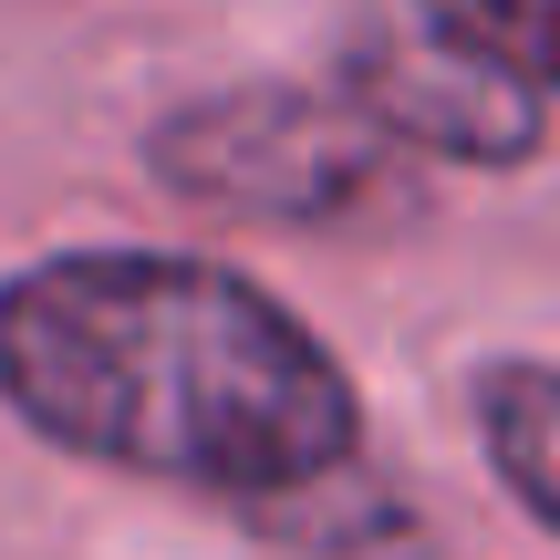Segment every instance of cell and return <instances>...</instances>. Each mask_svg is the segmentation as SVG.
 I'll use <instances>...</instances> for the list:
<instances>
[{"mask_svg":"<svg viewBox=\"0 0 560 560\" xmlns=\"http://www.w3.org/2000/svg\"><path fill=\"white\" fill-rule=\"evenodd\" d=\"M0 395L73 457L219 499L322 488L363 436L342 363L260 280L177 249H73L0 280Z\"/></svg>","mask_w":560,"mask_h":560,"instance_id":"1","label":"cell"},{"mask_svg":"<svg viewBox=\"0 0 560 560\" xmlns=\"http://www.w3.org/2000/svg\"><path fill=\"white\" fill-rule=\"evenodd\" d=\"M145 166L198 208L280 219V229H342L374 208H405L395 145L353 104H322L301 83H229V94L177 104L145 136Z\"/></svg>","mask_w":560,"mask_h":560,"instance_id":"2","label":"cell"},{"mask_svg":"<svg viewBox=\"0 0 560 560\" xmlns=\"http://www.w3.org/2000/svg\"><path fill=\"white\" fill-rule=\"evenodd\" d=\"M342 83H353V115L384 145H425V156H467V166H529L550 125L540 83L488 62L436 0L374 11L342 52Z\"/></svg>","mask_w":560,"mask_h":560,"instance_id":"3","label":"cell"},{"mask_svg":"<svg viewBox=\"0 0 560 560\" xmlns=\"http://www.w3.org/2000/svg\"><path fill=\"white\" fill-rule=\"evenodd\" d=\"M550 416H560V395H550V363H488L478 374V436H488V457H499V478H509V499L529 509V520H560V467H550Z\"/></svg>","mask_w":560,"mask_h":560,"instance_id":"4","label":"cell"},{"mask_svg":"<svg viewBox=\"0 0 560 560\" xmlns=\"http://www.w3.org/2000/svg\"><path fill=\"white\" fill-rule=\"evenodd\" d=\"M488 62H509L520 83L550 94V42H560V0H436Z\"/></svg>","mask_w":560,"mask_h":560,"instance_id":"5","label":"cell"}]
</instances>
